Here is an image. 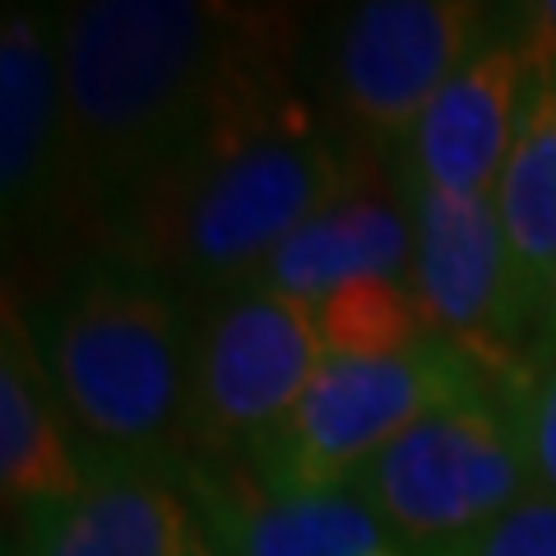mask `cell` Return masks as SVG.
<instances>
[{
  "instance_id": "cell-1",
  "label": "cell",
  "mask_w": 556,
  "mask_h": 556,
  "mask_svg": "<svg viewBox=\"0 0 556 556\" xmlns=\"http://www.w3.org/2000/svg\"><path fill=\"white\" fill-rule=\"evenodd\" d=\"M75 186L102 223L190 153L292 98V20L218 0H84L61 10Z\"/></svg>"
},
{
  "instance_id": "cell-2",
  "label": "cell",
  "mask_w": 556,
  "mask_h": 556,
  "mask_svg": "<svg viewBox=\"0 0 556 556\" xmlns=\"http://www.w3.org/2000/svg\"><path fill=\"white\" fill-rule=\"evenodd\" d=\"M353 144L302 93L241 121L102 223V247L159 274L190 306L251 288L269 255L334 200Z\"/></svg>"
},
{
  "instance_id": "cell-3",
  "label": "cell",
  "mask_w": 556,
  "mask_h": 556,
  "mask_svg": "<svg viewBox=\"0 0 556 556\" xmlns=\"http://www.w3.org/2000/svg\"><path fill=\"white\" fill-rule=\"evenodd\" d=\"M65 422L93 473L186 478L195 306L116 251H89L28 311Z\"/></svg>"
},
{
  "instance_id": "cell-4",
  "label": "cell",
  "mask_w": 556,
  "mask_h": 556,
  "mask_svg": "<svg viewBox=\"0 0 556 556\" xmlns=\"http://www.w3.org/2000/svg\"><path fill=\"white\" fill-rule=\"evenodd\" d=\"M417 556H455L538 492L506 380L445 404L348 482Z\"/></svg>"
},
{
  "instance_id": "cell-5",
  "label": "cell",
  "mask_w": 556,
  "mask_h": 556,
  "mask_svg": "<svg viewBox=\"0 0 556 556\" xmlns=\"http://www.w3.org/2000/svg\"><path fill=\"white\" fill-rule=\"evenodd\" d=\"M501 380L450 339H422L390 357H325L298 408L255 450L251 473L269 492L348 486L390 441L445 404Z\"/></svg>"
},
{
  "instance_id": "cell-6",
  "label": "cell",
  "mask_w": 556,
  "mask_h": 556,
  "mask_svg": "<svg viewBox=\"0 0 556 556\" xmlns=\"http://www.w3.org/2000/svg\"><path fill=\"white\" fill-rule=\"evenodd\" d=\"M325 343L306 302L269 288H237L195 311L186 394V459L208 473L251 468L298 408Z\"/></svg>"
},
{
  "instance_id": "cell-7",
  "label": "cell",
  "mask_w": 556,
  "mask_h": 556,
  "mask_svg": "<svg viewBox=\"0 0 556 556\" xmlns=\"http://www.w3.org/2000/svg\"><path fill=\"white\" fill-rule=\"evenodd\" d=\"M496 14L473 0H362L343 10L329 42V98L348 144L404 149L437 93L496 33Z\"/></svg>"
},
{
  "instance_id": "cell-8",
  "label": "cell",
  "mask_w": 556,
  "mask_h": 556,
  "mask_svg": "<svg viewBox=\"0 0 556 556\" xmlns=\"http://www.w3.org/2000/svg\"><path fill=\"white\" fill-rule=\"evenodd\" d=\"M0 218L10 255L24 260L89 232L70 144L61 10L47 5L0 14Z\"/></svg>"
},
{
  "instance_id": "cell-9",
  "label": "cell",
  "mask_w": 556,
  "mask_h": 556,
  "mask_svg": "<svg viewBox=\"0 0 556 556\" xmlns=\"http://www.w3.org/2000/svg\"><path fill=\"white\" fill-rule=\"evenodd\" d=\"M413 208V269L408 292L437 339L468 348L496 376L519 367L510 251L496 200H450L408 186Z\"/></svg>"
},
{
  "instance_id": "cell-10",
  "label": "cell",
  "mask_w": 556,
  "mask_h": 556,
  "mask_svg": "<svg viewBox=\"0 0 556 556\" xmlns=\"http://www.w3.org/2000/svg\"><path fill=\"white\" fill-rule=\"evenodd\" d=\"M529 79V51L515 38L510 20H501L399 149L404 181L450 200H492L519 130Z\"/></svg>"
},
{
  "instance_id": "cell-11",
  "label": "cell",
  "mask_w": 556,
  "mask_h": 556,
  "mask_svg": "<svg viewBox=\"0 0 556 556\" xmlns=\"http://www.w3.org/2000/svg\"><path fill=\"white\" fill-rule=\"evenodd\" d=\"M413 269V208L404 190V172L386 167V153L357 149L348 177L316 218H306L269 265L255 274L251 288L283 292L292 302L316 306L334 288L362 278H394L408 283Z\"/></svg>"
},
{
  "instance_id": "cell-12",
  "label": "cell",
  "mask_w": 556,
  "mask_h": 556,
  "mask_svg": "<svg viewBox=\"0 0 556 556\" xmlns=\"http://www.w3.org/2000/svg\"><path fill=\"white\" fill-rule=\"evenodd\" d=\"M186 486L218 556H417L353 486L269 492L241 468H190Z\"/></svg>"
},
{
  "instance_id": "cell-13",
  "label": "cell",
  "mask_w": 556,
  "mask_h": 556,
  "mask_svg": "<svg viewBox=\"0 0 556 556\" xmlns=\"http://www.w3.org/2000/svg\"><path fill=\"white\" fill-rule=\"evenodd\" d=\"M5 556H218L186 478L93 473L84 496L20 515Z\"/></svg>"
},
{
  "instance_id": "cell-14",
  "label": "cell",
  "mask_w": 556,
  "mask_h": 556,
  "mask_svg": "<svg viewBox=\"0 0 556 556\" xmlns=\"http://www.w3.org/2000/svg\"><path fill=\"white\" fill-rule=\"evenodd\" d=\"M89 482V464L65 422L28 311L14 306L5 292V316H0V492H5V506L20 515L65 506L84 496Z\"/></svg>"
},
{
  "instance_id": "cell-15",
  "label": "cell",
  "mask_w": 556,
  "mask_h": 556,
  "mask_svg": "<svg viewBox=\"0 0 556 556\" xmlns=\"http://www.w3.org/2000/svg\"><path fill=\"white\" fill-rule=\"evenodd\" d=\"M492 200L510 251L515 334L519 343H533L556 274V61L533 70Z\"/></svg>"
},
{
  "instance_id": "cell-16",
  "label": "cell",
  "mask_w": 556,
  "mask_h": 556,
  "mask_svg": "<svg viewBox=\"0 0 556 556\" xmlns=\"http://www.w3.org/2000/svg\"><path fill=\"white\" fill-rule=\"evenodd\" d=\"M311 316H316L325 357H390L431 339L408 283H394V278H362V283L334 288L311 306Z\"/></svg>"
},
{
  "instance_id": "cell-17",
  "label": "cell",
  "mask_w": 556,
  "mask_h": 556,
  "mask_svg": "<svg viewBox=\"0 0 556 556\" xmlns=\"http://www.w3.org/2000/svg\"><path fill=\"white\" fill-rule=\"evenodd\" d=\"M515 404L538 492L556 496V353H525L519 367L501 376Z\"/></svg>"
},
{
  "instance_id": "cell-18",
  "label": "cell",
  "mask_w": 556,
  "mask_h": 556,
  "mask_svg": "<svg viewBox=\"0 0 556 556\" xmlns=\"http://www.w3.org/2000/svg\"><path fill=\"white\" fill-rule=\"evenodd\" d=\"M455 556H556V496L533 492L525 506Z\"/></svg>"
},
{
  "instance_id": "cell-19",
  "label": "cell",
  "mask_w": 556,
  "mask_h": 556,
  "mask_svg": "<svg viewBox=\"0 0 556 556\" xmlns=\"http://www.w3.org/2000/svg\"><path fill=\"white\" fill-rule=\"evenodd\" d=\"M515 14L519 20H510V28H515V38L525 42L533 70L556 61V0H538V5H525Z\"/></svg>"
},
{
  "instance_id": "cell-20",
  "label": "cell",
  "mask_w": 556,
  "mask_h": 556,
  "mask_svg": "<svg viewBox=\"0 0 556 556\" xmlns=\"http://www.w3.org/2000/svg\"><path fill=\"white\" fill-rule=\"evenodd\" d=\"M525 353H556V274H552V292H547V306H543V320H538V334Z\"/></svg>"
}]
</instances>
